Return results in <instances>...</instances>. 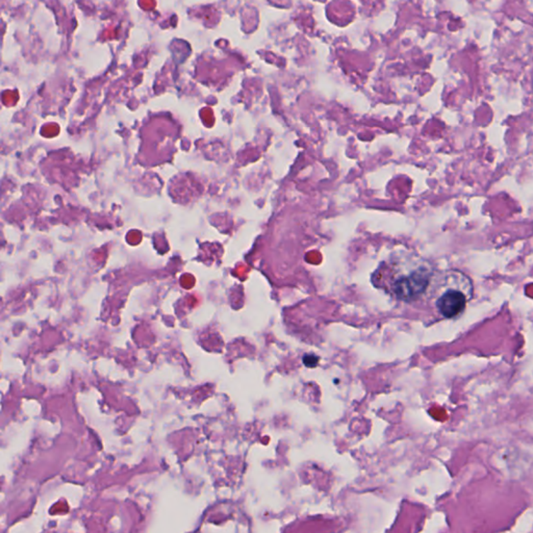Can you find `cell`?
Here are the masks:
<instances>
[{
	"mask_svg": "<svg viewBox=\"0 0 533 533\" xmlns=\"http://www.w3.org/2000/svg\"><path fill=\"white\" fill-rule=\"evenodd\" d=\"M430 296L440 317L455 319L464 313L466 304L472 299V282L461 271H447L435 276Z\"/></svg>",
	"mask_w": 533,
	"mask_h": 533,
	"instance_id": "cell-1",
	"label": "cell"
},
{
	"mask_svg": "<svg viewBox=\"0 0 533 533\" xmlns=\"http://www.w3.org/2000/svg\"><path fill=\"white\" fill-rule=\"evenodd\" d=\"M391 278L386 284L389 293L400 302L411 303L421 300L429 294L435 274L430 265L417 263L406 271L391 274Z\"/></svg>",
	"mask_w": 533,
	"mask_h": 533,
	"instance_id": "cell-2",
	"label": "cell"
},
{
	"mask_svg": "<svg viewBox=\"0 0 533 533\" xmlns=\"http://www.w3.org/2000/svg\"><path fill=\"white\" fill-rule=\"evenodd\" d=\"M319 362V357L315 355H306L303 357V364L309 368H313V367L317 366Z\"/></svg>",
	"mask_w": 533,
	"mask_h": 533,
	"instance_id": "cell-3",
	"label": "cell"
}]
</instances>
